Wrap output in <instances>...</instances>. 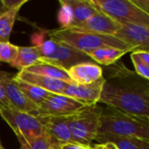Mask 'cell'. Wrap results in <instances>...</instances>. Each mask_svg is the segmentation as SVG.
<instances>
[{
    "label": "cell",
    "instance_id": "cell-9",
    "mask_svg": "<svg viewBox=\"0 0 149 149\" xmlns=\"http://www.w3.org/2000/svg\"><path fill=\"white\" fill-rule=\"evenodd\" d=\"M68 117L37 116L43 127L44 134L56 149H60L66 144L75 143L69 130Z\"/></svg>",
    "mask_w": 149,
    "mask_h": 149
},
{
    "label": "cell",
    "instance_id": "cell-30",
    "mask_svg": "<svg viewBox=\"0 0 149 149\" xmlns=\"http://www.w3.org/2000/svg\"><path fill=\"white\" fill-rule=\"evenodd\" d=\"M136 57L141 59L142 62H144L146 65H149V52L147 51H136V52H133Z\"/></svg>",
    "mask_w": 149,
    "mask_h": 149
},
{
    "label": "cell",
    "instance_id": "cell-35",
    "mask_svg": "<svg viewBox=\"0 0 149 149\" xmlns=\"http://www.w3.org/2000/svg\"><path fill=\"white\" fill-rule=\"evenodd\" d=\"M0 149H5L4 148V147H3V145H2L1 143H0Z\"/></svg>",
    "mask_w": 149,
    "mask_h": 149
},
{
    "label": "cell",
    "instance_id": "cell-19",
    "mask_svg": "<svg viewBox=\"0 0 149 149\" xmlns=\"http://www.w3.org/2000/svg\"><path fill=\"white\" fill-rule=\"evenodd\" d=\"M65 2L71 7L73 15V22L70 27H74L86 21L99 11L91 0H65Z\"/></svg>",
    "mask_w": 149,
    "mask_h": 149
},
{
    "label": "cell",
    "instance_id": "cell-34",
    "mask_svg": "<svg viewBox=\"0 0 149 149\" xmlns=\"http://www.w3.org/2000/svg\"><path fill=\"white\" fill-rule=\"evenodd\" d=\"M91 149H103V144H95V145H91Z\"/></svg>",
    "mask_w": 149,
    "mask_h": 149
},
{
    "label": "cell",
    "instance_id": "cell-26",
    "mask_svg": "<svg viewBox=\"0 0 149 149\" xmlns=\"http://www.w3.org/2000/svg\"><path fill=\"white\" fill-rule=\"evenodd\" d=\"M131 58L133 61V64L135 68V72L141 78H143L146 80H148L149 79V65H146L144 62H142L141 59H139L136 55L132 52Z\"/></svg>",
    "mask_w": 149,
    "mask_h": 149
},
{
    "label": "cell",
    "instance_id": "cell-16",
    "mask_svg": "<svg viewBox=\"0 0 149 149\" xmlns=\"http://www.w3.org/2000/svg\"><path fill=\"white\" fill-rule=\"evenodd\" d=\"M95 141H98L99 144H105L107 142L113 143L118 149H149V141L119 136L107 133H99Z\"/></svg>",
    "mask_w": 149,
    "mask_h": 149
},
{
    "label": "cell",
    "instance_id": "cell-22",
    "mask_svg": "<svg viewBox=\"0 0 149 149\" xmlns=\"http://www.w3.org/2000/svg\"><path fill=\"white\" fill-rule=\"evenodd\" d=\"M22 6L6 10L0 16V42H9L13 25Z\"/></svg>",
    "mask_w": 149,
    "mask_h": 149
},
{
    "label": "cell",
    "instance_id": "cell-21",
    "mask_svg": "<svg viewBox=\"0 0 149 149\" xmlns=\"http://www.w3.org/2000/svg\"><path fill=\"white\" fill-rule=\"evenodd\" d=\"M38 62H40L39 56L35 46H19L17 56L10 65L18 69L19 71H22L33 65H36Z\"/></svg>",
    "mask_w": 149,
    "mask_h": 149
},
{
    "label": "cell",
    "instance_id": "cell-18",
    "mask_svg": "<svg viewBox=\"0 0 149 149\" xmlns=\"http://www.w3.org/2000/svg\"><path fill=\"white\" fill-rule=\"evenodd\" d=\"M126 53H127V51L113 47H101L86 52V54H87L94 63H98L99 65H102L105 66H110L115 64Z\"/></svg>",
    "mask_w": 149,
    "mask_h": 149
},
{
    "label": "cell",
    "instance_id": "cell-12",
    "mask_svg": "<svg viewBox=\"0 0 149 149\" xmlns=\"http://www.w3.org/2000/svg\"><path fill=\"white\" fill-rule=\"evenodd\" d=\"M105 82V78L88 85L68 84L63 92V95L72 98L85 107L98 105Z\"/></svg>",
    "mask_w": 149,
    "mask_h": 149
},
{
    "label": "cell",
    "instance_id": "cell-25",
    "mask_svg": "<svg viewBox=\"0 0 149 149\" xmlns=\"http://www.w3.org/2000/svg\"><path fill=\"white\" fill-rule=\"evenodd\" d=\"M19 149H56L51 141L45 134L32 141L31 143L21 146Z\"/></svg>",
    "mask_w": 149,
    "mask_h": 149
},
{
    "label": "cell",
    "instance_id": "cell-15",
    "mask_svg": "<svg viewBox=\"0 0 149 149\" xmlns=\"http://www.w3.org/2000/svg\"><path fill=\"white\" fill-rule=\"evenodd\" d=\"M15 77L22 81L56 94H63L65 88L68 85V83L58 79H54L45 76L27 72L25 71H19L17 74H15Z\"/></svg>",
    "mask_w": 149,
    "mask_h": 149
},
{
    "label": "cell",
    "instance_id": "cell-5",
    "mask_svg": "<svg viewBox=\"0 0 149 149\" xmlns=\"http://www.w3.org/2000/svg\"><path fill=\"white\" fill-rule=\"evenodd\" d=\"M102 108L98 105L85 107L68 117L69 130L75 143L88 147L95 141L100 132Z\"/></svg>",
    "mask_w": 149,
    "mask_h": 149
},
{
    "label": "cell",
    "instance_id": "cell-3",
    "mask_svg": "<svg viewBox=\"0 0 149 149\" xmlns=\"http://www.w3.org/2000/svg\"><path fill=\"white\" fill-rule=\"evenodd\" d=\"M50 39L67 45L83 52L93 51L101 47H113L124 51L132 52L122 41L114 36L103 35L83 31L77 28H58L49 31Z\"/></svg>",
    "mask_w": 149,
    "mask_h": 149
},
{
    "label": "cell",
    "instance_id": "cell-13",
    "mask_svg": "<svg viewBox=\"0 0 149 149\" xmlns=\"http://www.w3.org/2000/svg\"><path fill=\"white\" fill-rule=\"evenodd\" d=\"M120 26V24L115 22L107 15L98 11L86 21L72 28H77L98 34L113 36Z\"/></svg>",
    "mask_w": 149,
    "mask_h": 149
},
{
    "label": "cell",
    "instance_id": "cell-4",
    "mask_svg": "<svg viewBox=\"0 0 149 149\" xmlns=\"http://www.w3.org/2000/svg\"><path fill=\"white\" fill-rule=\"evenodd\" d=\"M35 48L41 62L57 65L67 72L79 64L94 63L85 52L52 39L35 45Z\"/></svg>",
    "mask_w": 149,
    "mask_h": 149
},
{
    "label": "cell",
    "instance_id": "cell-33",
    "mask_svg": "<svg viewBox=\"0 0 149 149\" xmlns=\"http://www.w3.org/2000/svg\"><path fill=\"white\" fill-rule=\"evenodd\" d=\"M6 10H8L7 9H6V7L3 5V0H0V16L3 14V13H4Z\"/></svg>",
    "mask_w": 149,
    "mask_h": 149
},
{
    "label": "cell",
    "instance_id": "cell-20",
    "mask_svg": "<svg viewBox=\"0 0 149 149\" xmlns=\"http://www.w3.org/2000/svg\"><path fill=\"white\" fill-rule=\"evenodd\" d=\"M13 79L17 85V86L19 88V90L26 96L27 99H29L33 104H35L38 107L51 95L52 93L45 91L44 89H41L36 86L31 85L29 83H26L24 81H22L13 76Z\"/></svg>",
    "mask_w": 149,
    "mask_h": 149
},
{
    "label": "cell",
    "instance_id": "cell-28",
    "mask_svg": "<svg viewBox=\"0 0 149 149\" xmlns=\"http://www.w3.org/2000/svg\"><path fill=\"white\" fill-rule=\"evenodd\" d=\"M132 3L139 8L141 10L149 15V1L148 0H131Z\"/></svg>",
    "mask_w": 149,
    "mask_h": 149
},
{
    "label": "cell",
    "instance_id": "cell-17",
    "mask_svg": "<svg viewBox=\"0 0 149 149\" xmlns=\"http://www.w3.org/2000/svg\"><path fill=\"white\" fill-rule=\"evenodd\" d=\"M22 71H25L27 72L45 76V77L54 79H58V80L66 82L68 84H74L73 81L71 79L67 71L57 65L49 64V63L40 61L37 63L36 65H33Z\"/></svg>",
    "mask_w": 149,
    "mask_h": 149
},
{
    "label": "cell",
    "instance_id": "cell-7",
    "mask_svg": "<svg viewBox=\"0 0 149 149\" xmlns=\"http://www.w3.org/2000/svg\"><path fill=\"white\" fill-rule=\"evenodd\" d=\"M0 116L10 126L21 146L27 145L44 135V129L38 118L15 108H0Z\"/></svg>",
    "mask_w": 149,
    "mask_h": 149
},
{
    "label": "cell",
    "instance_id": "cell-23",
    "mask_svg": "<svg viewBox=\"0 0 149 149\" xmlns=\"http://www.w3.org/2000/svg\"><path fill=\"white\" fill-rule=\"evenodd\" d=\"M19 46L10 42H0V61L10 65L17 56Z\"/></svg>",
    "mask_w": 149,
    "mask_h": 149
},
{
    "label": "cell",
    "instance_id": "cell-8",
    "mask_svg": "<svg viewBox=\"0 0 149 149\" xmlns=\"http://www.w3.org/2000/svg\"><path fill=\"white\" fill-rule=\"evenodd\" d=\"M84 107V105L71 97L63 94L51 93L38 107L37 116L67 117L80 111Z\"/></svg>",
    "mask_w": 149,
    "mask_h": 149
},
{
    "label": "cell",
    "instance_id": "cell-27",
    "mask_svg": "<svg viewBox=\"0 0 149 149\" xmlns=\"http://www.w3.org/2000/svg\"><path fill=\"white\" fill-rule=\"evenodd\" d=\"M27 0H3V5L6 7L7 10L17 7V6H23Z\"/></svg>",
    "mask_w": 149,
    "mask_h": 149
},
{
    "label": "cell",
    "instance_id": "cell-31",
    "mask_svg": "<svg viewBox=\"0 0 149 149\" xmlns=\"http://www.w3.org/2000/svg\"><path fill=\"white\" fill-rule=\"evenodd\" d=\"M60 149H91L90 146H83L78 143H71V144H66L63 146Z\"/></svg>",
    "mask_w": 149,
    "mask_h": 149
},
{
    "label": "cell",
    "instance_id": "cell-11",
    "mask_svg": "<svg viewBox=\"0 0 149 149\" xmlns=\"http://www.w3.org/2000/svg\"><path fill=\"white\" fill-rule=\"evenodd\" d=\"M125 43L132 52L147 51L149 49V27L135 24H122L120 28L113 35Z\"/></svg>",
    "mask_w": 149,
    "mask_h": 149
},
{
    "label": "cell",
    "instance_id": "cell-1",
    "mask_svg": "<svg viewBox=\"0 0 149 149\" xmlns=\"http://www.w3.org/2000/svg\"><path fill=\"white\" fill-rule=\"evenodd\" d=\"M105 78L99 103L149 118L148 80L127 69L122 62L112 65Z\"/></svg>",
    "mask_w": 149,
    "mask_h": 149
},
{
    "label": "cell",
    "instance_id": "cell-14",
    "mask_svg": "<svg viewBox=\"0 0 149 149\" xmlns=\"http://www.w3.org/2000/svg\"><path fill=\"white\" fill-rule=\"evenodd\" d=\"M68 74L74 84L88 85L103 78V68L95 63H82L70 68Z\"/></svg>",
    "mask_w": 149,
    "mask_h": 149
},
{
    "label": "cell",
    "instance_id": "cell-10",
    "mask_svg": "<svg viewBox=\"0 0 149 149\" xmlns=\"http://www.w3.org/2000/svg\"><path fill=\"white\" fill-rule=\"evenodd\" d=\"M13 76L14 74L0 70V84L4 90L5 95L11 107L36 117L38 107L27 99L19 90L13 79Z\"/></svg>",
    "mask_w": 149,
    "mask_h": 149
},
{
    "label": "cell",
    "instance_id": "cell-2",
    "mask_svg": "<svg viewBox=\"0 0 149 149\" xmlns=\"http://www.w3.org/2000/svg\"><path fill=\"white\" fill-rule=\"evenodd\" d=\"M99 133L149 141V118L107 106L102 108Z\"/></svg>",
    "mask_w": 149,
    "mask_h": 149
},
{
    "label": "cell",
    "instance_id": "cell-24",
    "mask_svg": "<svg viewBox=\"0 0 149 149\" xmlns=\"http://www.w3.org/2000/svg\"><path fill=\"white\" fill-rule=\"evenodd\" d=\"M59 3L61 5V9L59 10L58 19L61 24L60 27L67 28L72 26L73 22V15L71 7L65 2V0H59Z\"/></svg>",
    "mask_w": 149,
    "mask_h": 149
},
{
    "label": "cell",
    "instance_id": "cell-32",
    "mask_svg": "<svg viewBox=\"0 0 149 149\" xmlns=\"http://www.w3.org/2000/svg\"><path fill=\"white\" fill-rule=\"evenodd\" d=\"M103 149H118L117 147L111 142H107L105 144H103Z\"/></svg>",
    "mask_w": 149,
    "mask_h": 149
},
{
    "label": "cell",
    "instance_id": "cell-29",
    "mask_svg": "<svg viewBox=\"0 0 149 149\" xmlns=\"http://www.w3.org/2000/svg\"><path fill=\"white\" fill-rule=\"evenodd\" d=\"M10 107H11V106L5 95L3 86L0 84V108H10Z\"/></svg>",
    "mask_w": 149,
    "mask_h": 149
},
{
    "label": "cell",
    "instance_id": "cell-6",
    "mask_svg": "<svg viewBox=\"0 0 149 149\" xmlns=\"http://www.w3.org/2000/svg\"><path fill=\"white\" fill-rule=\"evenodd\" d=\"M95 8L115 22L149 27V15L137 8L131 0H91Z\"/></svg>",
    "mask_w": 149,
    "mask_h": 149
}]
</instances>
